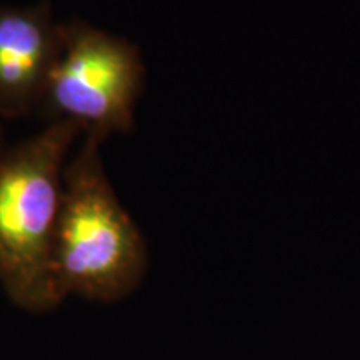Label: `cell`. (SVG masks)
Listing matches in <instances>:
<instances>
[{
    "instance_id": "cell-1",
    "label": "cell",
    "mask_w": 360,
    "mask_h": 360,
    "mask_svg": "<svg viewBox=\"0 0 360 360\" xmlns=\"http://www.w3.org/2000/svg\"><path fill=\"white\" fill-rule=\"evenodd\" d=\"M84 127L56 120L0 155V283L17 307L40 314L64 300L53 272L62 172Z\"/></svg>"
},
{
    "instance_id": "cell-5",
    "label": "cell",
    "mask_w": 360,
    "mask_h": 360,
    "mask_svg": "<svg viewBox=\"0 0 360 360\" xmlns=\"http://www.w3.org/2000/svg\"><path fill=\"white\" fill-rule=\"evenodd\" d=\"M7 148V143H6V134H4V127L2 124H0V155L4 154V150Z\"/></svg>"
},
{
    "instance_id": "cell-4",
    "label": "cell",
    "mask_w": 360,
    "mask_h": 360,
    "mask_svg": "<svg viewBox=\"0 0 360 360\" xmlns=\"http://www.w3.org/2000/svg\"><path fill=\"white\" fill-rule=\"evenodd\" d=\"M62 53V24L49 0L0 7V119L37 114Z\"/></svg>"
},
{
    "instance_id": "cell-3",
    "label": "cell",
    "mask_w": 360,
    "mask_h": 360,
    "mask_svg": "<svg viewBox=\"0 0 360 360\" xmlns=\"http://www.w3.org/2000/svg\"><path fill=\"white\" fill-rule=\"evenodd\" d=\"M64 53L37 115L75 120L102 143L134 125L143 67L137 49L82 19L62 24Z\"/></svg>"
},
{
    "instance_id": "cell-2",
    "label": "cell",
    "mask_w": 360,
    "mask_h": 360,
    "mask_svg": "<svg viewBox=\"0 0 360 360\" xmlns=\"http://www.w3.org/2000/svg\"><path fill=\"white\" fill-rule=\"evenodd\" d=\"M102 142L85 134L62 172L53 272L62 297L117 302L137 289L147 270L141 231L117 200L101 159Z\"/></svg>"
}]
</instances>
